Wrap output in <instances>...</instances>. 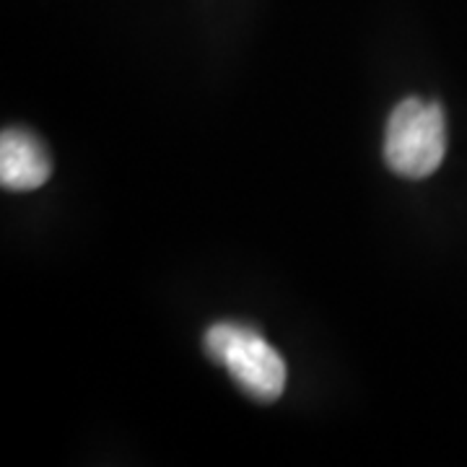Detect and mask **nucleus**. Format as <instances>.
Instances as JSON below:
<instances>
[{
	"instance_id": "obj_2",
	"label": "nucleus",
	"mask_w": 467,
	"mask_h": 467,
	"mask_svg": "<svg viewBox=\"0 0 467 467\" xmlns=\"http://www.w3.org/2000/svg\"><path fill=\"white\" fill-rule=\"evenodd\" d=\"M447 153V119L434 101L405 99L395 107L384 135V161L395 174L423 180Z\"/></svg>"
},
{
	"instance_id": "obj_1",
	"label": "nucleus",
	"mask_w": 467,
	"mask_h": 467,
	"mask_svg": "<svg viewBox=\"0 0 467 467\" xmlns=\"http://www.w3.org/2000/svg\"><path fill=\"white\" fill-rule=\"evenodd\" d=\"M202 346L252 400L273 402L284 395L285 361L260 333L236 322H218L208 327Z\"/></svg>"
},
{
	"instance_id": "obj_3",
	"label": "nucleus",
	"mask_w": 467,
	"mask_h": 467,
	"mask_svg": "<svg viewBox=\"0 0 467 467\" xmlns=\"http://www.w3.org/2000/svg\"><path fill=\"white\" fill-rule=\"evenodd\" d=\"M52 161L45 143L29 130L5 128L0 135V184L5 190H36L50 180Z\"/></svg>"
}]
</instances>
